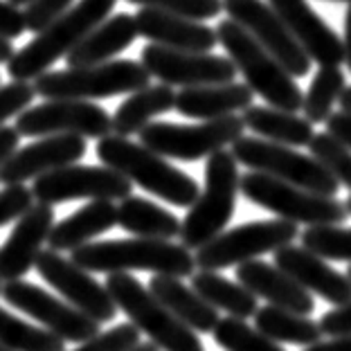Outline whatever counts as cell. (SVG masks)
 Masks as SVG:
<instances>
[{"label": "cell", "instance_id": "6da1fadb", "mask_svg": "<svg viewBox=\"0 0 351 351\" xmlns=\"http://www.w3.org/2000/svg\"><path fill=\"white\" fill-rule=\"evenodd\" d=\"M79 268L88 273H129L149 270L154 275L191 277L196 273V259L182 243L160 239H113V241L86 243L70 254Z\"/></svg>", "mask_w": 351, "mask_h": 351}, {"label": "cell", "instance_id": "7a4b0ae2", "mask_svg": "<svg viewBox=\"0 0 351 351\" xmlns=\"http://www.w3.org/2000/svg\"><path fill=\"white\" fill-rule=\"evenodd\" d=\"M115 5L117 0H79L59 21L14 52L12 61L7 63L12 82H34L45 75L59 59L68 57L99 23L106 21Z\"/></svg>", "mask_w": 351, "mask_h": 351}, {"label": "cell", "instance_id": "3957f363", "mask_svg": "<svg viewBox=\"0 0 351 351\" xmlns=\"http://www.w3.org/2000/svg\"><path fill=\"white\" fill-rule=\"evenodd\" d=\"M95 154H97L104 167H110L138 187L147 189L149 194L162 198V201L176 207H187L189 210L201 194V187L191 176L176 169L171 162L154 154L142 142L138 145V142H131L122 135H106L97 142Z\"/></svg>", "mask_w": 351, "mask_h": 351}, {"label": "cell", "instance_id": "277c9868", "mask_svg": "<svg viewBox=\"0 0 351 351\" xmlns=\"http://www.w3.org/2000/svg\"><path fill=\"white\" fill-rule=\"evenodd\" d=\"M217 36L228 59L234 63L237 73L243 75L245 86L268 106L298 113L304 101L295 77L279 63L266 47H261L254 38L234 21H221L217 25Z\"/></svg>", "mask_w": 351, "mask_h": 351}, {"label": "cell", "instance_id": "5b68a950", "mask_svg": "<svg viewBox=\"0 0 351 351\" xmlns=\"http://www.w3.org/2000/svg\"><path fill=\"white\" fill-rule=\"evenodd\" d=\"M241 191V173L232 151L221 149L207 158L205 189L189 207L180 226V243L187 250H198L214 237L226 232L234 217L237 196Z\"/></svg>", "mask_w": 351, "mask_h": 351}, {"label": "cell", "instance_id": "8992f818", "mask_svg": "<svg viewBox=\"0 0 351 351\" xmlns=\"http://www.w3.org/2000/svg\"><path fill=\"white\" fill-rule=\"evenodd\" d=\"M149 70L138 61L117 59L68 70H47L34 79V90L43 99H106L149 86Z\"/></svg>", "mask_w": 351, "mask_h": 351}, {"label": "cell", "instance_id": "52a82bcc", "mask_svg": "<svg viewBox=\"0 0 351 351\" xmlns=\"http://www.w3.org/2000/svg\"><path fill=\"white\" fill-rule=\"evenodd\" d=\"M106 289L119 311L129 315L131 324L140 333H147L151 342L162 351H205L201 338L182 324L169 308L160 304L145 284L129 273H113L106 279Z\"/></svg>", "mask_w": 351, "mask_h": 351}, {"label": "cell", "instance_id": "ba28073f", "mask_svg": "<svg viewBox=\"0 0 351 351\" xmlns=\"http://www.w3.org/2000/svg\"><path fill=\"white\" fill-rule=\"evenodd\" d=\"M241 194L250 203L277 214L279 219L302 226H340L349 217L345 203L336 196H320L308 189L289 185L273 176L248 171L241 176Z\"/></svg>", "mask_w": 351, "mask_h": 351}, {"label": "cell", "instance_id": "9c48e42d", "mask_svg": "<svg viewBox=\"0 0 351 351\" xmlns=\"http://www.w3.org/2000/svg\"><path fill=\"white\" fill-rule=\"evenodd\" d=\"M232 156L237 158V162H241L248 169L273 176L289 185L308 189L320 196L338 194L340 182L313 156L300 154L293 147L241 135L232 145Z\"/></svg>", "mask_w": 351, "mask_h": 351}, {"label": "cell", "instance_id": "30bf717a", "mask_svg": "<svg viewBox=\"0 0 351 351\" xmlns=\"http://www.w3.org/2000/svg\"><path fill=\"white\" fill-rule=\"evenodd\" d=\"M243 117L228 115L203 124L154 122L147 124L138 135L142 145L158 156L196 162L203 160V158H210L228 145H234L243 135Z\"/></svg>", "mask_w": 351, "mask_h": 351}, {"label": "cell", "instance_id": "8fae6325", "mask_svg": "<svg viewBox=\"0 0 351 351\" xmlns=\"http://www.w3.org/2000/svg\"><path fill=\"white\" fill-rule=\"evenodd\" d=\"M298 239V226L291 221H252L237 226L214 237L210 243L198 248L194 259L201 270H223L230 266H241L266 252H277L284 245H291Z\"/></svg>", "mask_w": 351, "mask_h": 351}, {"label": "cell", "instance_id": "7c38bea8", "mask_svg": "<svg viewBox=\"0 0 351 351\" xmlns=\"http://www.w3.org/2000/svg\"><path fill=\"white\" fill-rule=\"evenodd\" d=\"M16 131L25 138L79 135L101 140L113 131V117L106 108L84 99H45L16 117Z\"/></svg>", "mask_w": 351, "mask_h": 351}, {"label": "cell", "instance_id": "4fadbf2b", "mask_svg": "<svg viewBox=\"0 0 351 351\" xmlns=\"http://www.w3.org/2000/svg\"><path fill=\"white\" fill-rule=\"evenodd\" d=\"M133 182L124 178L110 167H93V165H68L50 173L38 176L32 185L36 203L57 205L68 201H124L131 196Z\"/></svg>", "mask_w": 351, "mask_h": 351}, {"label": "cell", "instance_id": "5bb4252c", "mask_svg": "<svg viewBox=\"0 0 351 351\" xmlns=\"http://www.w3.org/2000/svg\"><path fill=\"white\" fill-rule=\"evenodd\" d=\"M0 295H3L7 304L38 320L47 331L59 336L63 342H77V345H82V342L101 333L99 322H95L93 317H88L73 304H68V302L45 293L36 284L16 279V282H7Z\"/></svg>", "mask_w": 351, "mask_h": 351}, {"label": "cell", "instance_id": "9a60e30c", "mask_svg": "<svg viewBox=\"0 0 351 351\" xmlns=\"http://www.w3.org/2000/svg\"><path fill=\"white\" fill-rule=\"evenodd\" d=\"M223 12L230 21L239 23L261 47L289 70L293 77H306L311 73L308 54L295 41L289 27L277 12L263 0H223Z\"/></svg>", "mask_w": 351, "mask_h": 351}, {"label": "cell", "instance_id": "2e32d148", "mask_svg": "<svg viewBox=\"0 0 351 351\" xmlns=\"http://www.w3.org/2000/svg\"><path fill=\"white\" fill-rule=\"evenodd\" d=\"M142 66L160 84L194 88L234 82L237 68L228 57L212 52H180L149 43L142 50Z\"/></svg>", "mask_w": 351, "mask_h": 351}, {"label": "cell", "instance_id": "e0dca14e", "mask_svg": "<svg viewBox=\"0 0 351 351\" xmlns=\"http://www.w3.org/2000/svg\"><path fill=\"white\" fill-rule=\"evenodd\" d=\"M34 268L52 289H57L66 298L68 304L93 317L95 322H110L117 315V304L106 286L93 279L88 270L79 268L73 259L61 257L57 250H43Z\"/></svg>", "mask_w": 351, "mask_h": 351}, {"label": "cell", "instance_id": "ac0fdd59", "mask_svg": "<svg viewBox=\"0 0 351 351\" xmlns=\"http://www.w3.org/2000/svg\"><path fill=\"white\" fill-rule=\"evenodd\" d=\"M86 138H79V135H47L43 140L16 149L5 162H0V182L23 185L27 180H36L43 173L75 165L86 156Z\"/></svg>", "mask_w": 351, "mask_h": 351}, {"label": "cell", "instance_id": "d6986e66", "mask_svg": "<svg viewBox=\"0 0 351 351\" xmlns=\"http://www.w3.org/2000/svg\"><path fill=\"white\" fill-rule=\"evenodd\" d=\"M277 12L293 38L302 45L311 61L317 66H340L345 63L342 38L329 27L320 14L306 0H266Z\"/></svg>", "mask_w": 351, "mask_h": 351}, {"label": "cell", "instance_id": "ffe728a7", "mask_svg": "<svg viewBox=\"0 0 351 351\" xmlns=\"http://www.w3.org/2000/svg\"><path fill=\"white\" fill-rule=\"evenodd\" d=\"M52 228L54 210L45 203L32 205V210L16 221L7 241L0 245V282H16L36 266Z\"/></svg>", "mask_w": 351, "mask_h": 351}, {"label": "cell", "instance_id": "44dd1931", "mask_svg": "<svg viewBox=\"0 0 351 351\" xmlns=\"http://www.w3.org/2000/svg\"><path fill=\"white\" fill-rule=\"evenodd\" d=\"M275 266L293 277L302 289L317 295L333 306L351 300V279L333 270L322 257H317L304 245H284L275 252Z\"/></svg>", "mask_w": 351, "mask_h": 351}, {"label": "cell", "instance_id": "7402d4cb", "mask_svg": "<svg viewBox=\"0 0 351 351\" xmlns=\"http://www.w3.org/2000/svg\"><path fill=\"white\" fill-rule=\"evenodd\" d=\"M140 36L149 43L171 47L180 52H212L219 43L217 29L207 27L205 23L182 19V16L140 7L135 14Z\"/></svg>", "mask_w": 351, "mask_h": 351}, {"label": "cell", "instance_id": "603a6c76", "mask_svg": "<svg viewBox=\"0 0 351 351\" xmlns=\"http://www.w3.org/2000/svg\"><path fill=\"white\" fill-rule=\"evenodd\" d=\"M237 279L252 295L266 300L268 304L293 311L298 315H311L315 308V300L311 293L289 277L277 266H270L266 261H245L237 266Z\"/></svg>", "mask_w": 351, "mask_h": 351}, {"label": "cell", "instance_id": "cb8c5ba5", "mask_svg": "<svg viewBox=\"0 0 351 351\" xmlns=\"http://www.w3.org/2000/svg\"><path fill=\"white\" fill-rule=\"evenodd\" d=\"M254 93L245 84H219V86H194L176 93V110L191 119H210L234 115L252 106Z\"/></svg>", "mask_w": 351, "mask_h": 351}, {"label": "cell", "instance_id": "d4e9b609", "mask_svg": "<svg viewBox=\"0 0 351 351\" xmlns=\"http://www.w3.org/2000/svg\"><path fill=\"white\" fill-rule=\"evenodd\" d=\"M140 36L135 16L119 12L115 16H108L106 21L99 23L73 52L68 54V68H82V66H97V63L113 61L119 52H124L135 38Z\"/></svg>", "mask_w": 351, "mask_h": 351}, {"label": "cell", "instance_id": "484cf974", "mask_svg": "<svg viewBox=\"0 0 351 351\" xmlns=\"http://www.w3.org/2000/svg\"><path fill=\"white\" fill-rule=\"evenodd\" d=\"M117 226V205L113 201H90L82 210L70 214L68 219L52 228L47 237L50 250H77L93 241L95 237L108 232L110 228Z\"/></svg>", "mask_w": 351, "mask_h": 351}, {"label": "cell", "instance_id": "4316f807", "mask_svg": "<svg viewBox=\"0 0 351 351\" xmlns=\"http://www.w3.org/2000/svg\"><path fill=\"white\" fill-rule=\"evenodd\" d=\"M149 291L154 298L165 304L171 313L178 317L182 324H187L196 333H212L217 322L221 320L217 308L198 295L194 289H189L178 277L156 275L149 282Z\"/></svg>", "mask_w": 351, "mask_h": 351}, {"label": "cell", "instance_id": "83f0119b", "mask_svg": "<svg viewBox=\"0 0 351 351\" xmlns=\"http://www.w3.org/2000/svg\"><path fill=\"white\" fill-rule=\"evenodd\" d=\"M243 124L245 129L257 133L261 140L277 142L286 147H308L313 140V124L306 117H300L298 113L279 110L273 106H250L243 110Z\"/></svg>", "mask_w": 351, "mask_h": 351}, {"label": "cell", "instance_id": "f1b7e54d", "mask_svg": "<svg viewBox=\"0 0 351 351\" xmlns=\"http://www.w3.org/2000/svg\"><path fill=\"white\" fill-rule=\"evenodd\" d=\"M171 108H176L173 88L167 84H149L131 93V97L124 99L122 106L115 110L113 131L122 138L138 135L156 115L169 113Z\"/></svg>", "mask_w": 351, "mask_h": 351}, {"label": "cell", "instance_id": "f546056e", "mask_svg": "<svg viewBox=\"0 0 351 351\" xmlns=\"http://www.w3.org/2000/svg\"><path fill=\"white\" fill-rule=\"evenodd\" d=\"M117 226L140 239H160L171 241L180 237L182 221L165 207L140 196H126L117 205Z\"/></svg>", "mask_w": 351, "mask_h": 351}, {"label": "cell", "instance_id": "4dcf8cb0", "mask_svg": "<svg viewBox=\"0 0 351 351\" xmlns=\"http://www.w3.org/2000/svg\"><path fill=\"white\" fill-rule=\"evenodd\" d=\"M191 289L217 311H226L228 317L245 320L257 313V295H252L243 284L219 275L217 270H201L191 275Z\"/></svg>", "mask_w": 351, "mask_h": 351}, {"label": "cell", "instance_id": "1f68e13d", "mask_svg": "<svg viewBox=\"0 0 351 351\" xmlns=\"http://www.w3.org/2000/svg\"><path fill=\"white\" fill-rule=\"evenodd\" d=\"M254 326H257L263 336L279 342V345L289 342V345L311 347L315 342H320L322 338L320 322L273 304L257 308V313H254Z\"/></svg>", "mask_w": 351, "mask_h": 351}, {"label": "cell", "instance_id": "d6a6232c", "mask_svg": "<svg viewBox=\"0 0 351 351\" xmlns=\"http://www.w3.org/2000/svg\"><path fill=\"white\" fill-rule=\"evenodd\" d=\"M345 73L340 66H320L302 101V110L311 124L326 122L333 115V104L345 93Z\"/></svg>", "mask_w": 351, "mask_h": 351}, {"label": "cell", "instance_id": "836d02e7", "mask_svg": "<svg viewBox=\"0 0 351 351\" xmlns=\"http://www.w3.org/2000/svg\"><path fill=\"white\" fill-rule=\"evenodd\" d=\"M0 345L10 351H66L63 340L0 308Z\"/></svg>", "mask_w": 351, "mask_h": 351}, {"label": "cell", "instance_id": "e575fe53", "mask_svg": "<svg viewBox=\"0 0 351 351\" xmlns=\"http://www.w3.org/2000/svg\"><path fill=\"white\" fill-rule=\"evenodd\" d=\"M212 336L223 351H286L279 342L270 340L259 329L237 317H221Z\"/></svg>", "mask_w": 351, "mask_h": 351}, {"label": "cell", "instance_id": "d590c367", "mask_svg": "<svg viewBox=\"0 0 351 351\" xmlns=\"http://www.w3.org/2000/svg\"><path fill=\"white\" fill-rule=\"evenodd\" d=\"M308 151L340 185H345L351 191V149L345 142L329 131L315 133L313 140L308 142Z\"/></svg>", "mask_w": 351, "mask_h": 351}, {"label": "cell", "instance_id": "8d00e7d4", "mask_svg": "<svg viewBox=\"0 0 351 351\" xmlns=\"http://www.w3.org/2000/svg\"><path fill=\"white\" fill-rule=\"evenodd\" d=\"M302 245L322 259L351 263V228L313 226L302 232Z\"/></svg>", "mask_w": 351, "mask_h": 351}, {"label": "cell", "instance_id": "74e56055", "mask_svg": "<svg viewBox=\"0 0 351 351\" xmlns=\"http://www.w3.org/2000/svg\"><path fill=\"white\" fill-rule=\"evenodd\" d=\"M131 5L138 7H149V10L167 12L182 16L189 21H212L221 16L223 12V0H126Z\"/></svg>", "mask_w": 351, "mask_h": 351}, {"label": "cell", "instance_id": "f35d334b", "mask_svg": "<svg viewBox=\"0 0 351 351\" xmlns=\"http://www.w3.org/2000/svg\"><path fill=\"white\" fill-rule=\"evenodd\" d=\"M138 345H140V331L131 322H124L82 342L75 351H131Z\"/></svg>", "mask_w": 351, "mask_h": 351}, {"label": "cell", "instance_id": "ab89813d", "mask_svg": "<svg viewBox=\"0 0 351 351\" xmlns=\"http://www.w3.org/2000/svg\"><path fill=\"white\" fill-rule=\"evenodd\" d=\"M75 5V0H29L25 5V25L27 32L38 34L45 27H50L54 21H59L70 7Z\"/></svg>", "mask_w": 351, "mask_h": 351}, {"label": "cell", "instance_id": "60d3db41", "mask_svg": "<svg viewBox=\"0 0 351 351\" xmlns=\"http://www.w3.org/2000/svg\"><path fill=\"white\" fill-rule=\"evenodd\" d=\"M36 90L29 82H10L0 86V129L10 117H19L34 101Z\"/></svg>", "mask_w": 351, "mask_h": 351}, {"label": "cell", "instance_id": "b9f144b4", "mask_svg": "<svg viewBox=\"0 0 351 351\" xmlns=\"http://www.w3.org/2000/svg\"><path fill=\"white\" fill-rule=\"evenodd\" d=\"M34 205V194L25 185H7L0 189V228L19 221Z\"/></svg>", "mask_w": 351, "mask_h": 351}, {"label": "cell", "instance_id": "7bdbcfd3", "mask_svg": "<svg viewBox=\"0 0 351 351\" xmlns=\"http://www.w3.org/2000/svg\"><path fill=\"white\" fill-rule=\"evenodd\" d=\"M25 32V14L19 10V5H12L10 0H0V38L14 41Z\"/></svg>", "mask_w": 351, "mask_h": 351}, {"label": "cell", "instance_id": "ee69618b", "mask_svg": "<svg viewBox=\"0 0 351 351\" xmlns=\"http://www.w3.org/2000/svg\"><path fill=\"white\" fill-rule=\"evenodd\" d=\"M320 329L331 338L351 336V300L329 311V313H324L320 320Z\"/></svg>", "mask_w": 351, "mask_h": 351}, {"label": "cell", "instance_id": "f6af8a7d", "mask_svg": "<svg viewBox=\"0 0 351 351\" xmlns=\"http://www.w3.org/2000/svg\"><path fill=\"white\" fill-rule=\"evenodd\" d=\"M326 131L331 135H336L338 140H342L351 149V113H345V110L333 113L326 119Z\"/></svg>", "mask_w": 351, "mask_h": 351}, {"label": "cell", "instance_id": "bcb514c9", "mask_svg": "<svg viewBox=\"0 0 351 351\" xmlns=\"http://www.w3.org/2000/svg\"><path fill=\"white\" fill-rule=\"evenodd\" d=\"M21 133L12 129V126H3L0 129V162H5L16 149H19Z\"/></svg>", "mask_w": 351, "mask_h": 351}, {"label": "cell", "instance_id": "7dc6e473", "mask_svg": "<svg viewBox=\"0 0 351 351\" xmlns=\"http://www.w3.org/2000/svg\"><path fill=\"white\" fill-rule=\"evenodd\" d=\"M306 351H351V336L331 338L329 342H315Z\"/></svg>", "mask_w": 351, "mask_h": 351}, {"label": "cell", "instance_id": "c3c4849f", "mask_svg": "<svg viewBox=\"0 0 351 351\" xmlns=\"http://www.w3.org/2000/svg\"><path fill=\"white\" fill-rule=\"evenodd\" d=\"M342 47H345V66L351 73V3L345 14V34H342Z\"/></svg>", "mask_w": 351, "mask_h": 351}, {"label": "cell", "instance_id": "681fc988", "mask_svg": "<svg viewBox=\"0 0 351 351\" xmlns=\"http://www.w3.org/2000/svg\"><path fill=\"white\" fill-rule=\"evenodd\" d=\"M14 45L12 41H5V38H0V63H10L12 57H14Z\"/></svg>", "mask_w": 351, "mask_h": 351}, {"label": "cell", "instance_id": "f907efd6", "mask_svg": "<svg viewBox=\"0 0 351 351\" xmlns=\"http://www.w3.org/2000/svg\"><path fill=\"white\" fill-rule=\"evenodd\" d=\"M338 104H340V108L345 110V113H351V88H345V93L340 95Z\"/></svg>", "mask_w": 351, "mask_h": 351}, {"label": "cell", "instance_id": "816d5d0a", "mask_svg": "<svg viewBox=\"0 0 351 351\" xmlns=\"http://www.w3.org/2000/svg\"><path fill=\"white\" fill-rule=\"evenodd\" d=\"M131 351H158V347L154 345V342H145V345L140 342V345L135 347V349H131Z\"/></svg>", "mask_w": 351, "mask_h": 351}, {"label": "cell", "instance_id": "f5cc1de1", "mask_svg": "<svg viewBox=\"0 0 351 351\" xmlns=\"http://www.w3.org/2000/svg\"><path fill=\"white\" fill-rule=\"evenodd\" d=\"M10 3H12V5H19V7H21V5H27L29 0H10Z\"/></svg>", "mask_w": 351, "mask_h": 351}, {"label": "cell", "instance_id": "db71d44e", "mask_svg": "<svg viewBox=\"0 0 351 351\" xmlns=\"http://www.w3.org/2000/svg\"><path fill=\"white\" fill-rule=\"evenodd\" d=\"M345 207H347V212L351 214V194H349V198H347V201H345Z\"/></svg>", "mask_w": 351, "mask_h": 351}, {"label": "cell", "instance_id": "11a10c76", "mask_svg": "<svg viewBox=\"0 0 351 351\" xmlns=\"http://www.w3.org/2000/svg\"><path fill=\"white\" fill-rule=\"evenodd\" d=\"M329 3H351V0H329Z\"/></svg>", "mask_w": 351, "mask_h": 351}, {"label": "cell", "instance_id": "9f6ffc18", "mask_svg": "<svg viewBox=\"0 0 351 351\" xmlns=\"http://www.w3.org/2000/svg\"><path fill=\"white\" fill-rule=\"evenodd\" d=\"M347 277L351 279V263H349V270H347Z\"/></svg>", "mask_w": 351, "mask_h": 351}, {"label": "cell", "instance_id": "6f0895ef", "mask_svg": "<svg viewBox=\"0 0 351 351\" xmlns=\"http://www.w3.org/2000/svg\"><path fill=\"white\" fill-rule=\"evenodd\" d=\"M0 351H10V349H7V347H3V345H0Z\"/></svg>", "mask_w": 351, "mask_h": 351}, {"label": "cell", "instance_id": "680465c9", "mask_svg": "<svg viewBox=\"0 0 351 351\" xmlns=\"http://www.w3.org/2000/svg\"><path fill=\"white\" fill-rule=\"evenodd\" d=\"M0 291H3V286H0Z\"/></svg>", "mask_w": 351, "mask_h": 351}]
</instances>
